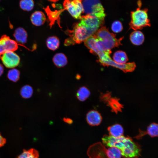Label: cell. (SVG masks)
Masks as SVG:
<instances>
[{
  "label": "cell",
  "mask_w": 158,
  "mask_h": 158,
  "mask_svg": "<svg viewBox=\"0 0 158 158\" xmlns=\"http://www.w3.org/2000/svg\"><path fill=\"white\" fill-rule=\"evenodd\" d=\"M72 32V36L66 41V44L71 41H72L69 45L74 43H80L95 33L91 30L79 23L75 25Z\"/></svg>",
  "instance_id": "obj_6"
},
{
  "label": "cell",
  "mask_w": 158,
  "mask_h": 158,
  "mask_svg": "<svg viewBox=\"0 0 158 158\" xmlns=\"http://www.w3.org/2000/svg\"><path fill=\"white\" fill-rule=\"evenodd\" d=\"M93 35L103 51L111 52V49L122 45L121 41L123 38L117 39L116 35L111 33L105 26L101 27Z\"/></svg>",
  "instance_id": "obj_3"
},
{
  "label": "cell",
  "mask_w": 158,
  "mask_h": 158,
  "mask_svg": "<svg viewBox=\"0 0 158 158\" xmlns=\"http://www.w3.org/2000/svg\"><path fill=\"white\" fill-rule=\"evenodd\" d=\"M6 142V139L0 134V147L3 146Z\"/></svg>",
  "instance_id": "obj_27"
},
{
  "label": "cell",
  "mask_w": 158,
  "mask_h": 158,
  "mask_svg": "<svg viewBox=\"0 0 158 158\" xmlns=\"http://www.w3.org/2000/svg\"><path fill=\"white\" fill-rule=\"evenodd\" d=\"M106 16L105 13L98 14L85 15L82 16L79 23L95 33L99 28L104 24Z\"/></svg>",
  "instance_id": "obj_5"
},
{
  "label": "cell",
  "mask_w": 158,
  "mask_h": 158,
  "mask_svg": "<svg viewBox=\"0 0 158 158\" xmlns=\"http://www.w3.org/2000/svg\"><path fill=\"white\" fill-rule=\"evenodd\" d=\"M46 44L49 49L52 50H55L59 46V40L56 36L50 37L47 40Z\"/></svg>",
  "instance_id": "obj_19"
},
{
  "label": "cell",
  "mask_w": 158,
  "mask_h": 158,
  "mask_svg": "<svg viewBox=\"0 0 158 158\" xmlns=\"http://www.w3.org/2000/svg\"><path fill=\"white\" fill-rule=\"evenodd\" d=\"M113 60L116 63L120 64L126 63L128 59L126 53L122 51H118L114 54Z\"/></svg>",
  "instance_id": "obj_16"
},
{
  "label": "cell",
  "mask_w": 158,
  "mask_h": 158,
  "mask_svg": "<svg viewBox=\"0 0 158 158\" xmlns=\"http://www.w3.org/2000/svg\"><path fill=\"white\" fill-rule=\"evenodd\" d=\"M34 5L33 0H21L20 2V8L25 11H31L33 9Z\"/></svg>",
  "instance_id": "obj_22"
},
{
  "label": "cell",
  "mask_w": 158,
  "mask_h": 158,
  "mask_svg": "<svg viewBox=\"0 0 158 158\" xmlns=\"http://www.w3.org/2000/svg\"><path fill=\"white\" fill-rule=\"evenodd\" d=\"M18 48L17 43L8 36L3 35L0 39V57L6 52L14 51Z\"/></svg>",
  "instance_id": "obj_10"
},
{
  "label": "cell",
  "mask_w": 158,
  "mask_h": 158,
  "mask_svg": "<svg viewBox=\"0 0 158 158\" xmlns=\"http://www.w3.org/2000/svg\"><path fill=\"white\" fill-rule=\"evenodd\" d=\"M151 137H154L158 136V125L153 123L150 124L148 127L146 132Z\"/></svg>",
  "instance_id": "obj_25"
},
{
  "label": "cell",
  "mask_w": 158,
  "mask_h": 158,
  "mask_svg": "<svg viewBox=\"0 0 158 158\" xmlns=\"http://www.w3.org/2000/svg\"><path fill=\"white\" fill-rule=\"evenodd\" d=\"M13 36L16 42L20 45H23L27 42L28 34L25 29L22 28H17L14 31Z\"/></svg>",
  "instance_id": "obj_12"
},
{
  "label": "cell",
  "mask_w": 158,
  "mask_h": 158,
  "mask_svg": "<svg viewBox=\"0 0 158 158\" xmlns=\"http://www.w3.org/2000/svg\"><path fill=\"white\" fill-rule=\"evenodd\" d=\"M48 1L53 2H56L57 1H58L59 0H48Z\"/></svg>",
  "instance_id": "obj_30"
},
{
  "label": "cell",
  "mask_w": 158,
  "mask_h": 158,
  "mask_svg": "<svg viewBox=\"0 0 158 158\" xmlns=\"http://www.w3.org/2000/svg\"><path fill=\"white\" fill-rule=\"evenodd\" d=\"M85 46L89 49L91 53L98 56V61L102 66H111L118 68L126 73L132 72L136 66L133 62L120 64L115 62L110 56L111 52L103 51L97 44L93 36H92L84 41Z\"/></svg>",
  "instance_id": "obj_1"
},
{
  "label": "cell",
  "mask_w": 158,
  "mask_h": 158,
  "mask_svg": "<svg viewBox=\"0 0 158 158\" xmlns=\"http://www.w3.org/2000/svg\"><path fill=\"white\" fill-rule=\"evenodd\" d=\"M53 61L55 65L58 67L65 66L67 63L66 57L63 53H58L54 56Z\"/></svg>",
  "instance_id": "obj_15"
},
{
  "label": "cell",
  "mask_w": 158,
  "mask_h": 158,
  "mask_svg": "<svg viewBox=\"0 0 158 158\" xmlns=\"http://www.w3.org/2000/svg\"><path fill=\"white\" fill-rule=\"evenodd\" d=\"M85 15H95L104 13V9L100 0H82Z\"/></svg>",
  "instance_id": "obj_8"
},
{
  "label": "cell",
  "mask_w": 158,
  "mask_h": 158,
  "mask_svg": "<svg viewBox=\"0 0 158 158\" xmlns=\"http://www.w3.org/2000/svg\"><path fill=\"white\" fill-rule=\"evenodd\" d=\"M107 144L109 147L119 149L122 156L125 158H138L140 155V147L130 137L123 135L116 138L110 136L108 139Z\"/></svg>",
  "instance_id": "obj_2"
},
{
  "label": "cell",
  "mask_w": 158,
  "mask_h": 158,
  "mask_svg": "<svg viewBox=\"0 0 158 158\" xmlns=\"http://www.w3.org/2000/svg\"><path fill=\"white\" fill-rule=\"evenodd\" d=\"M110 135L114 137L123 135V129L120 124H116L109 127L108 128Z\"/></svg>",
  "instance_id": "obj_17"
},
{
  "label": "cell",
  "mask_w": 158,
  "mask_h": 158,
  "mask_svg": "<svg viewBox=\"0 0 158 158\" xmlns=\"http://www.w3.org/2000/svg\"><path fill=\"white\" fill-rule=\"evenodd\" d=\"M82 0H64V10H67L74 18L80 19L84 10Z\"/></svg>",
  "instance_id": "obj_7"
},
{
  "label": "cell",
  "mask_w": 158,
  "mask_h": 158,
  "mask_svg": "<svg viewBox=\"0 0 158 158\" xmlns=\"http://www.w3.org/2000/svg\"><path fill=\"white\" fill-rule=\"evenodd\" d=\"M111 29L112 31L115 33H118L122 31L123 29L122 24L118 20H116L112 23Z\"/></svg>",
  "instance_id": "obj_26"
},
{
  "label": "cell",
  "mask_w": 158,
  "mask_h": 158,
  "mask_svg": "<svg viewBox=\"0 0 158 158\" xmlns=\"http://www.w3.org/2000/svg\"></svg>",
  "instance_id": "obj_31"
},
{
  "label": "cell",
  "mask_w": 158,
  "mask_h": 158,
  "mask_svg": "<svg viewBox=\"0 0 158 158\" xmlns=\"http://www.w3.org/2000/svg\"><path fill=\"white\" fill-rule=\"evenodd\" d=\"M137 4L138 7L136 10L130 12L131 20L129 24L130 28L135 30L151 25L150 20L148 18V9L141 8L142 2L140 0H138Z\"/></svg>",
  "instance_id": "obj_4"
},
{
  "label": "cell",
  "mask_w": 158,
  "mask_h": 158,
  "mask_svg": "<svg viewBox=\"0 0 158 158\" xmlns=\"http://www.w3.org/2000/svg\"><path fill=\"white\" fill-rule=\"evenodd\" d=\"M106 153L108 158H121L122 156L121 150L115 147H109L107 150Z\"/></svg>",
  "instance_id": "obj_21"
},
{
  "label": "cell",
  "mask_w": 158,
  "mask_h": 158,
  "mask_svg": "<svg viewBox=\"0 0 158 158\" xmlns=\"http://www.w3.org/2000/svg\"><path fill=\"white\" fill-rule=\"evenodd\" d=\"M130 39L133 44L136 46H138L143 43L145 37L142 32L138 30H135L130 34Z\"/></svg>",
  "instance_id": "obj_14"
},
{
  "label": "cell",
  "mask_w": 158,
  "mask_h": 158,
  "mask_svg": "<svg viewBox=\"0 0 158 158\" xmlns=\"http://www.w3.org/2000/svg\"><path fill=\"white\" fill-rule=\"evenodd\" d=\"M90 95L89 89L85 86L80 87L77 91L76 97L81 101H84L87 99Z\"/></svg>",
  "instance_id": "obj_18"
},
{
  "label": "cell",
  "mask_w": 158,
  "mask_h": 158,
  "mask_svg": "<svg viewBox=\"0 0 158 158\" xmlns=\"http://www.w3.org/2000/svg\"><path fill=\"white\" fill-rule=\"evenodd\" d=\"M102 119L100 114L96 110L90 111L86 114L87 121L89 125L91 126L99 125L101 123Z\"/></svg>",
  "instance_id": "obj_11"
},
{
  "label": "cell",
  "mask_w": 158,
  "mask_h": 158,
  "mask_svg": "<svg viewBox=\"0 0 158 158\" xmlns=\"http://www.w3.org/2000/svg\"><path fill=\"white\" fill-rule=\"evenodd\" d=\"M46 20L44 13L41 11H37L32 14L30 17V20L34 25L40 26L43 25Z\"/></svg>",
  "instance_id": "obj_13"
},
{
  "label": "cell",
  "mask_w": 158,
  "mask_h": 158,
  "mask_svg": "<svg viewBox=\"0 0 158 158\" xmlns=\"http://www.w3.org/2000/svg\"><path fill=\"white\" fill-rule=\"evenodd\" d=\"M3 64L6 68H13L18 65L20 61L19 56L14 51H8L0 56Z\"/></svg>",
  "instance_id": "obj_9"
},
{
  "label": "cell",
  "mask_w": 158,
  "mask_h": 158,
  "mask_svg": "<svg viewBox=\"0 0 158 158\" xmlns=\"http://www.w3.org/2000/svg\"><path fill=\"white\" fill-rule=\"evenodd\" d=\"M33 92L32 88L30 85H26L23 86L21 89L20 94L23 97L28 98L32 96Z\"/></svg>",
  "instance_id": "obj_24"
},
{
  "label": "cell",
  "mask_w": 158,
  "mask_h": 158,
  "mask_svg": "<svg viewBox=\"0 0 158 158\" xmlns=\"http://www.w3.org/2000/svg\"><path fill=\"white\" fill-rule=\"evenodd\" d=\"M20 76V73L19 71L15 68L11 69L7 73L8 79L14 82H16L19 80Z\"/></svg>",
  "instance_id": "obj_23"
},
{
  "label": "cell",
  "mask_w": 158,
  "mask_h": 158,
  "mask_svg": "<svg viewBox=\"0 0 158 158\" xmlns=\"http://www.w3.org/2000/svg\"><path fill=\"white\" fill-rule=\"evenodd\" d=\"M4 72V68L3 65L0 63V76H1Z\"/></svg>",
  "instance_id": "obj_29"
},
{
  "label": "cell",
  "mask_w": 158,
  "mask_h": 158,
  "mask_svg": "<svg viewBox=\"0 0 158 158\" xmlns=\"http://www.w3.org/2000/svg\"><path fill=\"white\" fill-rule=\"evenodd\" d=\"M38 151L34 149L31 148L28 150H24L18 158H38Z\"/></svg>",
  "instance_id": "obj_20"
},
{
  "label": "cell",
  "mask_w": 158,
  "mask_h": 158,
  "mask_svg": "<svg viewBox=\"0 0 158 158\" xmlns=\"http://www.w3.org/2000/svg\"><path fill=\"white\" fill-rule=\"evenodd\" d=\"M63 121L68 124H71L73 122V120L71 118H64L63 119Z\"/></svg>",
  "instance_id": "obj_28"
}]
</instances>
